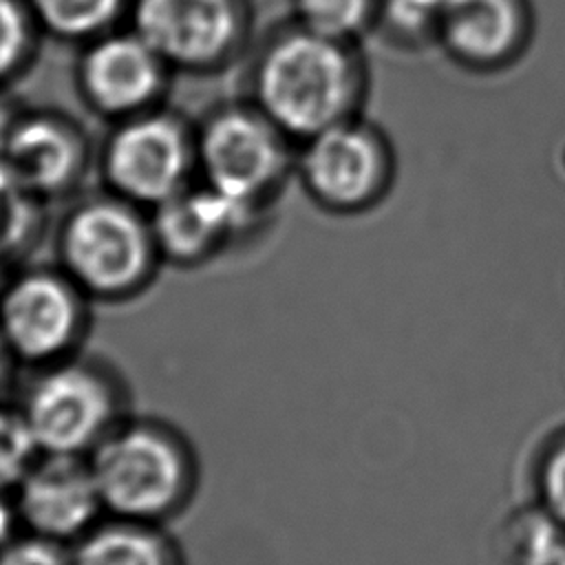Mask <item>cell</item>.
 <instances>
[{
	"instance_id": "cell-1",
	"label": "cell",
	"mask_w": 565,
	"mask_h": 565,
	"mask_svg": "<svg viewBox=\"0 0 565 565\" xmlns=\"http://www.w3.org/2000/svg\"><path fill=\"white\" fill-rule=\"evenodd\" d=\"M364 71L351 42L294 20L274 31L249 68V102L296 146L355 117Z\"/></svg>"
},
{
	"instance_id": "cell-2",
	"label": "cell",
	"mask_w": 565,
	"mask_h": 565,
	"mask_svg": "<svg viewBox=\"0 0 565 565\" xmlns=\"http://www.w3.org/2000/svg\"><path fill=\"white\" fill-rule=\"evenodd\" d=\"M106 516L168 525L196 499L201 461L168 419L130 413L88 455Z\"/></svg>"
},
{
	"instance_id": "cell-3",
	"label": "cell",
	"mask_w": 565,
	"mask_h": 565,
	"mask_svg": "<svg viewBox=\"0 0 565 565\" xmlns=\"http://www.w3.org/2000/svg\"><path fill=\"white\" fill-rule=\"evenodd\" d=\"M53 247V263L93 302L141 296L166 265L150 212L108 190L77 199L62 214Z\"/></svg>"
},
{
	"instance_id": "cell-4",
	"label": "cell",
	"mask_w": 565,
	"mask_h": 565,
	"mask_svg": "<svg viewBox=\"0 0 565 565\" xmlns=\"http://www.w3.org/2000/svg\"><path fill=\"white\" fill-rule=\"evenodd\" d=\"M15 404L40 452L77 457H88L132 413L119 369L86 351L33 369Z\"/></svg>"
},
{
	"instance_id": "cell-5",
	"label": "cell",
	"mask_w": 565,
	"mask_h": 565,
	"mask_svg": "<svg viewBox=\"0 0 565 565\" xmlns=\"http://www.w3.org/2000/svg\"><path fill=\"white\" fill-rule=\"evenodd\" d=\"M194 148L196 181L260 212L296 166V143L249 99L210 110L194 126Z\"/></svg>"
},
{
	"instance_id": "cell-6",
	"label": "cell",
	"mask_w": 565,
	"mask_h": 565,
	"mask_svg": "<svg viewBox=\"0 0 565 565\" xmlns=\"http://www.w3.org/2000/svg\"><path fill=\"white\" fill-rule=\"evenodd\" d=\"M93 305L55 263L24 265L0 280V335L33 371L84 351Z\"/></svg>"
},
{
	"instance_id": "cell-7",
	"label": "cell",
	"mask_w": 565,
	"mask_h": 565,
	"mask_svg": "<svg viewBox=\"0 0 565 565\" xmlns=\"http://www.w3.org/2000/svg\"><path fill=\"white\" fill-rule=\"evenodd\" d=\"M97 170L104 190L152 212L196 181L194 126L161 106L113 121Z\"/></svg>"
},
{
	"instance_id": "cell-8",
	"label": "cell",
	"mask_w": 565,
	"mask_h": 565,
	"mask_svg": "<svg viewBox=\"0 0 565 565\" xmlns=\"http://www.w3.org/2000/svg\"><path fill=\"white\" fill-rule=\"evenodd\" d=\"M126 24L174 73L227 66L249 33L247 0H132Z\"/></svg>"
},
{
	"instance_id": "cell-9",
	"label": "cell",
	"mask_w": 565,
	"mask_h": 565,
	"mask_svg": "<svg viewBox=\"0 0 565 565\" xmlns=\"http://www.w3.org/2000/svg\"><path fill=\"white\" fill-rule=\"evenodd\" d=\"M388 172L384 139L358 117L296 146L294 174L305 194L327 212L351 214L373 205L388 183Z\"/></svg>"
},
{
	"instance_id": "cell-10",
	"label": "cell",
	"mask_w": 565,
	"mask_h": 565,
	"mask_svg": "<svg viewBox=\"0 0 565 565\" xmlns=\"http://www.w3.org/2000/svg\"><path fill=\"white\" fill-rule=\"evenodd\" d=\"M172 71L128 24L82 44L75 82L84 104L113 121L161 106Z\"/></svg>"
},
{
	"instance_id": "cell-11",
	"label": "cell",
	"mask_w": 565,
	"mask_h": 565,
	"mask_svg": "<svg viewBox=\"0 0 565 565\" xmlns=\"http://www.w3.org/2000/svg\"><path fill=\"white\" fill-rule=\"evenodd\" d=\"M11 494L24 532L66 545L106 516L88 457L40 452Z\"/></svg>"
},
{
	"instance_id": "cell-12",
	"label": "cell",
	"mask_w": 565,
	"mask_h": 565,
	"mask_svg": "<svg viewBox=\"0 0 565 565\" xmlns=\"http://www.w3.org/2000/svg\"><path fill=\"white\" fill-rule=\"evenodd\" d=\"M263 212L194 181L150 212L166 265L199 267L232 249Z\"/></svg>"
},
{
	"instance_id": "cell-13",
	"label": "cell",
	"mask_w": 565,
	"mask_h": 565,
	"mask_svg": "<svg viewBox=\"0 0 565 565\" xmlns=\"http://www.w3.org/2000/svg\"><path fill=\"white\" fill-rule=\"evenodd\" d=\"M88 161L86 132L57 110H20L0 159L11 179L38 201L71 194Z\"/></svg>"
},
{
	"instance_id": "cell-14",
	"label": "cell",
	"mask_w": 565,
	"mask_h": 565,
	"mask_svg": "<svg viewBox=\"0 0 565 565\" xmlns=\"http://www.w3.org/2000/svg\"><path fill=\"white\" fill-rule=\"evenodd\" d=\"M437 31L459 60L490 66L514 53L525 31L521 0H448Z\"/></svg>"
},
{
	"instance_id": "cell-15",
	"label": "cell",
	"mask_w": 565,
	"mask_h": 565,
	"mask_svg": "<svg viewBox=\"0 0 565 565\" xmlns=\"http://www.w3.org/2000/svg\"><path fill=\"white\" fill-rule=\"evenodd\" d=\"M73 547V565H188L168 525L104 516Z\"/></svg>"
},
{
	"instance_id": "cell-16",
	"label": "cell",
	"mask_w": 565,
	"mask_h": 565,
	"mask_svg": "<svg viewBox=\"0 0 565 565\" xmlns=\"http://www.w3.org/2000/svg\"><path fill=\"white\" fill-rule=\"evenodd\" d=\"M40 29L62 42L84 44L126 22L132 0H24Z\"/></svg>"
},
{
	"instance_id": "cell-17",
	"label": "cell",
	"mask_w": 565,
	"mask_h": 565,
	"mask_svg": "<svg viewBox=\"0 0 565 565\" xmlns=\"http://www.w3.org/2000/svg\"><path fill=\"white\" fill-rule=\"evenodd\" d=\"M380 11L382 0H291L296 24L342 42L364 33Z\"/></svg>"
},
{
	"instance_id": "cell-18",
	"label": "cell",
	"mask_w": 565,
	"mask_h": 565,
	"mask_svg": "<svg viewBox=\"0 0 565 565\" xmlns=\"http://www.w3.org/2000/svg\"><path fill=\"white\" fill-rule=\"evenodd\" d=\"M40 457L31 428L11 399L0 402V492L11 494Z\"/></svg>"
},
{
	"instance_id": "cell-19",
	"label": "cell",
	"mask_w": 565,
	"mask_h": 565,
	"mask_svg": "<svg viewBox=\"0 0 565 565\" xmlns=\"http://www.w3.org/2000/svg\"><path fill=\"white\" fill-rule=\"evenodd\" d=\"M38 35L24 0H0V88L29 66Z\"/></svg>"
},
{
	"instance_id": "cell-20",
	"label": "cell",
	"mask_w": 565,
	"mask_h": 565,
	"mask_svg": "<svg viewBox=\"0 0 565 565\" xmlns=\"http://www.w3.org/2000/svg\"><path fill=\"white\" fill-rule=\"evenodd\" d=\"M0 565H73V547L31 532H20L0 547Z\"/></svg>"
},
{
	"instance_id": "cell-21",
	"label": "cell",
	"mask_w": 565,
	"mask_h": 565,
	"mask_svg": "<svg viewBox=\"0 0 565 565\" xmlns=\"http://www.w3.org/2000/svg\"><path fill=\"white\" fill-rule=\"evenodd\" d=\"M33 203H40L26 194L0 163V256L4 249H13L24 234L26 214Z\"/></svg>"
},
{
	"instance_id": "cell-22",
	"label": "cell",
	"mask_w": 565,
	"mask_h": 565,
	"mask_svg": "<svg viewBox=\"0 0 565 565\" xmlns=\"http://www.w3.org/2000/svg\"><path fill=\"white\" fill-rule=\"evenodd\" d=\"M543 497L550 514L565 525V441H561L545 461Z\"/></svg>"
},
{
	"instance_id": "cell-23",
	"label": "cell",
	"mask_w": 565,
	"mask_h": 565,
	"mask_svg": "<svg viewBox=\"0 0 565 565\" xmlns=\"http://www.w3.org/2000/svg\"><path fill=\"white\" fill-rule=\"evenodd\" d=\"M20 532H24V530L20 523V514H18L13 494L0 492V547L11 543Z\"/></svg>"
},
{
	"instance_id": "cell-24",
	"label": "cell",
	"mask_w": 565,
	"mask_h": 565,
	"mask_svg": "<svg viewBox=\"0 0 565 565\" xmlns=\"http://www.w3.org/2000/svg\"><path fill=\"white\" fill-rule=\"evenodd\" d=\"M18 362L13 360V355L9 353L2 335H0V402L9 399V393L15 384V373H18Z\"/></svg>"
},
{
	"instance_id": "cell-25",
	"label": "cell",
	"mask_w": 565,
	"mask_h": 565,
	"mask_svg": "<svg viewBox=\"0 0 565 565\" xmlns=\"http://www.w3.org/2000/svg\"><path fill=\"white\" fill-rule=\"evenodd\" d=\"M20 110L15 108L13 99L9 95H4V90L0 88V159H2V152L7 148V141H9V135L15 126V119H18Z\"/></svg>"
}]
</instances>
